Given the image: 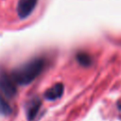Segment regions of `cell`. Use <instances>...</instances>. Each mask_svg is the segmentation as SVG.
I'll list each match as a JSON object with an SVG mask.
<instances>
[{
	"instance_id": "cell-7",
	"label": "cell",
	"mask_w": 121,
	"mask_h": 121,
	"mask_svg": "<svg viewBox=\"0 0 121 121\" xmlns=\"http://www.w3.org/2000/svg\"><path fill=\"white\" fill-rule=\"evenodd\" d=\"M77 60H78V61L81 65H84V66L90 65L91 62H92L91 57L88 54H86V53H79V54H78L77 55Z\"/></svg>"
},
{
	"instance_id": "cell-6",
	"label": "cell",
	"mask_w": 121,
	"mask_h": 121,
	"mask_svg": "<svg viewBox=\"0 0 121 121\" xmlns=\"http://www.w3.org/2000/svg\"><path fill=\"white\" fill-rule=\"evenodd\" d=\"M11 112V107L7 102L4 97V95L0 93V113L3 115H9Z\"/></svg>"
},
{
	"instance_id": "cell-4",
	"label": "cell",
	"mask_w": 121,
	"mask_h": 121,
	"mask_svg": "<svg viewBox=\"0 0 121 121\" xmlns=\"http://www.w3.org/2000/svg\"><path fill=\"white\" fill-rule=\"evenodd\" d=\"M40 107H41V101L37 97L33 98L32 100L28 102L27 107H26V116L28 120H33L36 117Z\"/></svg>"
},
{
	"instance_id": "cell-3",
	"label": "cell",
	"mask_w": 121,
	"mask_h": 121,
	"mask_svg": "<svg viewBox=\"0 0 121 121\" xmlns=\"http://www.w3.org/2000/svg\"><path fill=\"white\" fill-rule=\"evenodd\" d=\"M38 0H19L17 6V13L21 19L28 17L36 8Z\"/></svg>"
},
{
	"instance_id": "cell-2",
	"label": "cell",
	"mask_w": 121,
	"mask_h": 121,
	"mask_svg": "<svg viewBox=\"0 0 121 121\" xmlns=\"http://www.w3.org/2000/svg\"><path fill=\"white\" fill-rule=\"evenodd\" d=\"M0 91L8 97H13L17 92L15 80L6 72H0Z\"/></svg>"
},
{
	"instance_id": "cell-1",
	"label": "cell",
	"mask_w": 121,
	"mask_h": 121,
	"mask_svg": "<svg viewBox=\"0 0 121 121\" xmlns=\"http://www.w3.org/2000/svg\"><path fill=\"white\" fill-rule=\"evenodd\" d=\"M45 60L42 58L33 59L24 65L17 68L12 74V78L16 83L26 85L33 81L43 70Z\"/></svg>"
},
{
	"instance_id": "cell-5",
	"label": "cell",
	"mask_w": 121,
	"mask_h": 121,
	"mask_svg": "<svg viewBox=\"0 0 121 121\" xmlns=\"http://www.w3.org/2000/svg\"><path fill=\"white\" fill-rule=\"evenodd\" d=\"M63 93V85L61 83H57L53 85L51 88H49L45 92V97L49 100H55L61 96Z\"/></svg>"
}]
</instances>
